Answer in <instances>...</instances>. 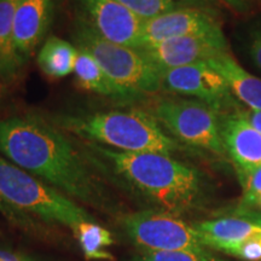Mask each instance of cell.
Listing matches in <instances>:
<instances>
[{
  "label": "cell",
  "mask_w": 261,
  "mask_h": 261,
  "mask_svg": "<svg viewBox=\"0 0 261 261\" xmlns=\"http://www.w3.org/2000/svg\"><path fill=\"white\" fill-rule=\"evenodd\" d=\"M80 247L87 260H114V255L107 247L114 243L112 233L96 221H84L75 230Z\"/></svg>",
  "instance_id": "19"
},
{
  "label": "cell",
  "mask_w": 261,
  "mask_h": 261,
  "mask_svg": "<svg viewBox=\"0 0 261 261\" xmlns=\"http://www.w3.org/2000/svg\"><path fill=\"white\" fill-rule=\"evenodd\" d=\"M0 213L4 215L6 219L11 221V223L17 225V226H21L24 228L33 226V223H32L33 219L31 217H28V215L14 210V208L6 203L2 197H0Z\"/></svg>",
  "instance_id": "24"
},
{
  "label": "cell",
  "mask_w": 261,
  "mask_h": 261,
  "mask_svg": "<svg viewBox=\"0 0 261 261\" xmlns=\"http://www.w3.org/2000/svg\"><path fill=\"white\" fill-rule=\"evenodd\" d=\"M0 197L16 211L75 232L84 221L94 220L81 205L0 155Z\"/></svg>",
  "instance_id": "4"
},
{
  "label": "cell",
  "mask_w": 261,
  "mask_h": 261,
  "mask_svg": "<svg viewBox=\"0 0 261 261\" xmlns=\"http://www.w3.org/2000/svg\"><path fill=\"white\" fill-rule=\"evenodd\" d=\"M218 31H221V25L217 11L185 6L144 21L139 48L151 46L169 39Z\"/></svg>",
  "instance_id": "11"
},
{
  "label": "cell",
  "mask_w": 261,
  "mask_h": 261,
  "mask_svg": "<svg viewBox=\"0 0 261 261\" xmlns=\"http://www.w3.org/2000/svg\"><path fill=\"white\" fill-rule=\"evenodd\" d=\"M0 154L71 200L112 210L109 195L84 154L44 117L27 114L0 120Z\"/></svg>",
  "instance_id": "1"
},
{
  "label": "cell",
  "mask_w": 261,
  "mask_h": 261,
  "mask_svg": "<svg viewBox=\"0 0 261 261\" xmlns=\"http://www.w3.org/2000/svg\"><path fill=\"white\" fill-rule=\"evenodd\" d=\"M73 38L76 47L89 51L110 80L133 98L162 89L161 71L138 48L106 40L81 18L75 24Z\"/></svg>",
  "instance_id": "5"
},
{
  "label": "cell",
  "mask_w": 261,
  "mask_h": 261,
  "mask_svg": "<svg viewBox=\"0 0 261 261\" xmlns=\"http://www.w3.org/2000/svg\"><path fill=\"white\" fill-rule=\"evenodd\" d=\"M21 0H0V76L3 81L14 80L24 62L14 45V19Z\"/></svg>",
  "instance_id": "17"
},
{
  "label": "cell",
  "mask_w": 261,
  "mask_h": 261,
  "mask_svg": "<svg viewBox=\"0 0 261 261\" xmlns=\"http://www.w3.org/2000/svg\"><path fill=\"white\" fill-rule=\"evenodd\" d=\"M76 64H75L74 74L76 76L77 84L84 90L90 92L100 94L104 97L117 98V99H133L129 93L119 87L106 74L103 68L96 61L89 51L79 48Z\"/></svg>",
  "instance_id": "16"
},
{
  "label": "cell",
  "mask_w": 261,
  "mask_h": 261,
  "mask_svg": "<svg viewBox=\"0 0 261 261\" xmlns=\"http://www.w3.org/2000/svg\"><path fill=\"white\" fill-rule=\"evenodd\" d=\"M54 0H21L14 19V45L22 61L27 62L50 28Z\"/></svg>",
  "instance_id": "13"
},
{
  "label": "cell",
  "mask_w": 261,
  "mask_h": 261,
  "mask_svg": "<svg viewBox=\"0 0 261 261\" xmlns=\"http://www.w3.org/2000/svg\"><path fill=\"white\" fill-rule=\"evenodd\" d=\"M0 261H39L28 254L10 249H0Z\"/></svg>",
  "instance_id": "27"
},
{
  "label": "cell",
  "mask_w": 261,
  "mask_h": 261,
  "mask_svg": "<svg viewBox=\"0 0 261 261\" xmlns=\"http://www.w3.org/2000/svg\"><path fill=\"white\" fill-rule=\"evenodd\" d=\"M184 6H190V8H200L211 10V11H217V0H177Z\"/></svg>",
  "instance_id": "28"
},
{
  "label": "cell",
  "mask_w": 261,
  "mask_h": 261,
  "mask_svg": "<svg viewBox=\"0 0 261 261\" xmlns=\"http://www.w3.org/2000/svg\"><path fill=\"white\" fill-rule=\"evenodd\" d=\"M79 50L64 39L51 37L44 42L37 56L42 73L51 79H62L74 73Z\"/></svg>",
  "instance_id": "18"
},
{
  "label": "cell",
  "mask_w": 261,
  "mask_h": 261,
  "mask_svg": "<svg viewBox=\"0 0 261 261\" xmlns=\"http://www.w3.org/2000/svg\"><path fill=\"white\" fill-rule=\"evenodd\" d=\"M120 4L125 6L138 16L139 18L148 21L158 16H161L167 12L174 11L180 8H185L184 5L178 3L177 0H116ZM190 8V6H189Z\"/></svg>",
  "instance_id": "20"
},
{
  "label": "cell",
  "mask_w": 261,
  "mask_h": 261,
  "mask_svg": "<svg viewBox=\"0 0 261 261\" xmlns=\"http://www.w3.org/2000/svg\"><path fill=\"white\" fill-rule=\"evenodd\" d=\"M249 56L257 68L261 69V29H254L249 34Z\"/></svg>",
  "instance_id": "25"
},
{
  "label": "cell",
  "mask_w": 261,
  "mask_h": 261,
  "mask_svg": "<svg viewBox=\"0 0 261 261\" xmlns=\"http://www.w3.org/2000/svg\"><path fill=\"white\" fill-rule=\"evenodd\" d=\"M240 113L246 117L247 121L249 122L254 128L257 129L261 133V112H256V110L252 109H242V108H240Z\"/></svg>",
  "instance_id": "29"
},
{
  "label": "cell",
  "mask_w": 261,
  "mask_h": 261,
  "mask_svg": "<svg viewBox=\"0 0 261 261\" xmlns=\"http://www.w3.org/2000/svg\"><path fill=\"white\" fill-rule=\"evenodd\" d=\"M219 2L238 15L249 14L253 10V0H219Z\"/></svg>",
  "instance_id": "26"
},
{
  "label": "cell",
  "mask_w": 261,
  "mask_h": 261,
  "mask_svg": "<svg viewBox=\"0 0 261 261\" xmlns=\"http://www.w3.org/2000/svg\"><path fill=\"white\" fill-rule=\"evenodd\" d=\"M52 123L89 143L122 152H158L169 155L179 146L148 112H123L57 115Z\"/></svg>",
  "instance_id": "3"
},
{
  "label": "cell",
  "mask_w": 261,
  "mask_h": 261,
  "mask_svg": "<svg viewBox=\"0 0 261 261\" xmlns=\"http://www.w3.org/2000/svg\"><path fill=\"white\" fill-rule=\"evenodd\" d=\"M161 84L163 90L194 97L218 114L238 109L226 80L205 62L162 70Z\"/></svg>",
  "instance_id": "8"
},
{
  "label": "cell",
  "mask_w": 261,
  "mask_h": 261,
  "mask_svg": "<svg viewBox=\"0 0 261 261\" xmlns=\"http://www.w3.org/2000/svg\"><path fill=\"white\" fill-rule=\"evenodd\" d=\"M227 254L246 261H261V237L244 241L228 250Z\"/></svg>",
  "instance_id": "23"
},
{
  "label": "cell",
  "mask_w": 261,
  "mask_h": 261,
  "mask_svg": "<svg viewBox=\"0 0 261 261\" xmlns=\"http://www.w3.org/2000/svg\"><path fill=\"white\" fill-rule=\"evenodd\" d=\"M84 19L108 41L139 48L144 19L116 0H77Z\"/></svg>",
  "instance_id": "10"
},
{
  "label": "cell",
  "mask_w": 261,
  "mask_h": 261,
  "mask_svg": "<svg viewBox=\"0 0 261 261\" xmlns=\"http://www.w3.org/2000/svg\"><path fill=\"white\" fill-rule=\"evenodd\" d=\"M128 261H228L205 250H175V252L142 253Z\"/></svg>",
  "instance_id": "21"
},
{
  "label": "cell",
  "mask_w": 261,
  "mask_h": 261,
  "mask_svg": "<svg viewBox=\"0 0 261 261\" xmlns=\"http://www.w3.org/2000/svg\"><path fill=\"white\" fill-rule=\"evenodd\" d=\"M243 188V203L257 204L261 198V166L253 171L238 173Z\"/></svg>",
  "instance_id": "22"
},
{
  "label": "cell",
  "mask_w": 261,
  "mask_h": 261,
  "mask_svg": "<svg viewBox=\"0 0 261 261\" xmlns=\"http://www.w3.org/2000/svg\"><path fill=\"white\" fill-rule=\"evenodd\" d=\"M138 50L160 71L208 62L212 58L230 54V46L223 29L207 34L169 39L151 46L140 47Z\"/></svg>",
  "instance_id": "9"
},
{
  "label": "cell",
  "mask_w": 261,
  "mask_h": 261,
  "mask_svg": "<svg viewBox=\"0 0 261 261\" xmlns=\"http://www.w3.org/2000/svg\"><path fill=\"white\" fill-rule=\"evenodd\" d=\"M205 248L226 253L250 238L261 237V226L238 217L219 218L192 225Z\"/></svg>",
  "instance_id": "14"
},
{
  "label": "cell",
  "mask_w": 261,
  "mask_h": 261,
  "mask_svg": "<svg viewBox=\"0 0 261 261\" xmlns=\"http://www.w3.org/2000/svg\"><path fill=\"white\" fill-rule=\"evenodd\" d=\"M148 113L179 142L218 156L226 154L219 114L200 100L159 98L150 104Z\"/></svg>",
  "instance_id": "6"
},
{
  "label": "cell",
  "mask_w": 261,
  "mask_h": 261,
  "mask_svg": "<svg viewBox=\"0 0 261 261\" xmlns=\"http://www.w3.org/2000/svg\"><path fill=\"white\" fill-rule=\"evenodd\" d=\"M205 63L223 75L237 99L249 109L261 112V79L244 70L230 54L212 58Z\"/></svg>",
  "instance_id": "15"
},
{
  "label": "cell",
  "mask_w": 261,
  "mask_h": 261,
  "mask_svg": "<svg viewBox=\"0 0 261 261\" xmlns=\"http://www.w3.org/2000/svg\"><path fill=\"white\" fill-rule=\"evenodd\" d=\"M237 214H240V215L243 214L244 215V219L253 221L254 224H256V225H259V226H261V214L252 213V212H249V211L237 212Z\"/></svg>",
  "instance_id": "30"
},
{
  "label": "cell",
  "mask_w": 261,
  "mask_h": 261,
  "mask_svg": "<svg viewBox=\"0 0 261 261\" xmlns=\"http://www.w3.org/2000/svg\"><path fill=\"white\" fill-rule=\"evenodd\" d=\"M2 83H3V80H2V76H0V87H2Z\"/></svg>",
  "instance_id": "32"
},
{
  "label": "cell",
  "mask_w": 261,
  "mask_h": 261,
  "mask_svg": "<svg viewBox=\"0 0 261 261\" xmlns=\"http://www.w3.org/2000/svg\"><path fill=\"white\" fill-rule=\"evenodd\" d=\"M122 226L143 253L205 250L192 225L163 211H142L122 218Z\"/></svg>",
  "instance_id": "7"
},
{
  "label": "cell",
  "mask_w": 261,
  "mask_h": 261,
  "mask_svg": "<svg viewBox=\"0 0 261 261\" xmlns=\"http://www.w3.org/2000/svg\"><path fill=\"white\" fill-rule=\"evenodd\" d=\"M256 205H260V207H261V198L259 200V202H257V204H256Z\"/></svg>",
  "instance_id": "31"
},
{
  "label": "cell",
  "mask_w": 261,
  "mask_h": 261,
  "mask_svg": "<svg viewBox=\"0 0 261 261\" xmlns=\"http://www.w3.org/2000/svg\"><path fill=\"white\" fill-rule=\"evenodd\" d=\"M219 120L225 151L232 160L237 172H249L260 167L261 133L247 121L240 108L224 114Z\"/></svg>",
  "instance_id": "12"
},
{
  "label": "cell",
  "mask_w": 261,
  "mask_h": 261,
  "mask_svg": "<svg viewBox=\"0 0 261 261\" xmlns=\"http://www.w3.org/2000/svg\"><path fill=\"white\" fill-rule=\"evenodd\" d=\"M87 152L107 162L130 188L167 213L179 215L200 208L205 182L197 169L158 152H122L89 143Z\"/></svg>",
  "instance_id": "2"
}]
</instances>
